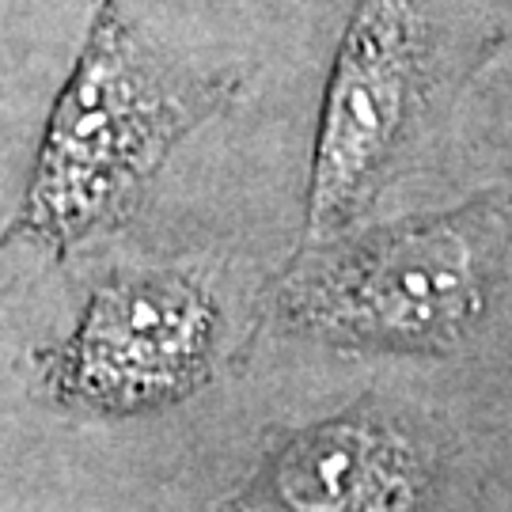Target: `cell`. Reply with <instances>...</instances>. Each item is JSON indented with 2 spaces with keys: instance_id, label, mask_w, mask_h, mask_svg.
I'll list each match as a JSON object with an SVG mask.
<instances>
[{
  "instance_id": "1",
  "label": "cell",
  "mask_w": 512,
  "mask_h": 512,
  "mask_svg": "<svg viewBox=\"0 0 512 512\" xmlns=\"http://www.w3.org/2000/svg\"><path fill=\"white\" fill-rule=\"evenodd\" d=\"M236 95V76L175 61L129 23L118 0H95L4 243L69 258L80 243L118 232L137 217L179 141Z\"/></svg>"
},
{
  "instance_id": "2",
  "label": "cell",
  "mask_w": 512,
  "mask_h": 512,
  "mask_svg": "<svg viewBox=\"0 0 512 512\" xmlns=\"http://www.w3.org/2000/svg\"><path fill=\"white\" fill-rule=\"evenodd\" d=\"M512 262V186L387 224L300 243L255 308L266 334L349 353L440 357L494 308Z\"/></svg>"
},
{
  "instance_id": "3",
  "label": "cell",
  "mask_w": 512,
  "mask_h": 512,
  "mask_svg": "<svg viewBox=\"0 0 512 512\" xmlns=\"http://www.w3.org/2000/svg\"><path fill=\"white\" fill-rule=\"evenodd\" d=\"M437 88L421 0H357L330 61L304 190V243L357 228L410 148Z\"/></svg>"
},
{
  "instance_id": "4",
  "label": "cell",
  "mask_w": 512,
  "mask_h": 512,
  "mask_svg": "<svg viewBox=\"0 0 512 512\" xmlns=\"http://www.w3.org/2000/svg\"><path fill=\"white\" fill-rule=\"evenodd\" d=\"M220 304L194 270H137L99 285L69 338L35 353L42 387L99 418L164 410L213 380Z\"/></svg>"
},
{
  "instance_id": "5",
  "label": "cell",
  "mask_w": 512,
  "mask_h": 512,
  "mask_svg": "<svg viewBox=\"0 0 512 512\" xmlns=\"http://www.w3.org/2000/svg\"><path fill=\"white\" fill-rule=\"evenodd\" d=\"M429 463L395 421L357 406L277 437L217 512H418Z\"/></svg>"
}]
</instances>
